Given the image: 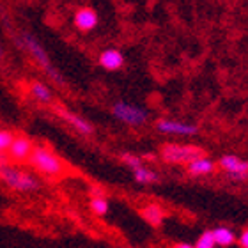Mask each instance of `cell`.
<instances>
[{
	"label": "cell",
	"instance_id": "6da1fadb",
	"mask_svg": "<svg viewBox=\"0 0 248 248\" xmlns=\"http://www.w3.org/2000/svg\"><path fill=\"white\" fill-rule=\"evenodd\" d=\"M13 43L16 45V48H20L21 52L27 53L32 61L36 62L37 67H39L55 85H59V87H64V85H66V78L62 77V73L55 67V64L52 62L50 55H48L46 48L43 46L41 41H39L32 32H29V31L15 32V34H13Z\"/></svg>",
	"mask_w": 248,
	"mask_h": 248
},
{
	"label": "cell",
	"instance_id": "7a4b0ae2",
	"mask_svg": "<svg viewBox=\"0 0 248 248\" xmlns=\"http://www.w3.org/2000/svg\"><path fill=\"white\" fill-rule=\"evenodd\" d=\"M0 183L16 193H36L41 190V181L32 172L20 169L13 161L0 163Z\"/></svg>",
	"mask_w": 248,
	"mask_h": 248
},
{
	"label": "cell",
	"instance_id": "3957f363",
	"mask_svg": "<svg viewBox=\"0 0 248 248\" xmlns=\"http://www.w3.org/2000/svg\"><path fill=\"white\" fill-rule=\"evenodd\" d=\"M27 163L36 172H39V174L46 177H59L66 172V163L62 161L61 156H57L48 145L43 144L34 145Z\"/></svg>",
	"mask_w": 248,
	"mask_h": 248
},
{
	"label": "cell",
	"instance_id": "277c9868",
	"mask_svg": "<svg viewBox=\"0 0 248 248\" xmlns=\"http://www.w3.org/2000/svg\"><path fill=\"white\" fill-rule=\"evenodd\" d=\"M204 155V151L190 144H165L161 147V160L170 165H188Z\"/></svg>",
	"mask_w": 248,
	"mask_h": 248
},
{
	"label": "cell",
	"instance_id": "5b68a950",
	"mask_svg": "<svg viewBox=\"0 0 248 248\" xmlns=\"http://www.w3.org/2000/svg\"><path fill=\"white\" fill-rule=\"evenodd\" d=\"M112 115L128 126H144L149 121V110L126 101H117L112 105Z\"/></svg>",
	"mask_w": 248,
	"mask_h": 248
},
{
	"label": "cell",
	"instance_id": "8992f818",
	"mask_svg": "<svg viewBox=\"0 0 248 248\" xmlns=\"http://www.w3.org/2000/svg\"><path fill=\"white\" fill-rule=\"evenodd\" d=\"M218 167L227 174L229 179L232 181H248V161L234 155H225L220 158Z\"/></svg>",
	"mask_w": 248,
	"mask_h": 248
},
{
	"label": "cell",
	"instance_id": "52a82bcc",
	"mask_svg": "<svg viewBox=\"0 0 248 248\" xmlns=\"http://www.w3.org/2000/svg\"><path fill=\"white\" fill-rule=\"evenodd\" d=\"M53 112H55V114H57L64 123L69 124L75 131H78L80 135H83V137H93L94 135L93 124L89 123L85 117H82V115L75 114L73 110L66 108V107H62V105H53Z\"/></svg>",
	"mask_w": 248,
	"mask_h": 248
},
{
	"label": "cell",
	"instance_id": "ba28073f",
	"mask_svg": "<svg viewBox=\"0 0 248 248\" xmlns=\"http://www.w3.org/2000/svg\"><path fill=\"white\" fill-rule=\"evenodd\" d=\"M156 129L160 133L177 135V137H195L199 133V126L197 124L176 119H158L156 121Z\"/></svg>",
	"mask_w": 248,
	"mask_h": 248
},
{
	"label": "cell",
	"instance_id": "9c48e42d",
	"mask_svg": "<svg viewBox=\"0 0 248 248\" xmlns=\"http://www.w3.org/2000/svg\"><path fill=\"white\" fill-rule=\"evenodd\" d=\"M73 25L77 29L78 32H82V34H89V32H93L96 27L99 25V15L98 11L91 7V5H82V7H78L75 11V15H73Z\"/></svg>",
	"mask_w": 248,
	"mask_h": 248
},
{
	"label": "cell",
	"instance_id": "30bf717a",
	"mask_svg": "<svg viewBox=\"0 0 248 248\" xmlns=\"http://www.w3.org/2000/svg\"><path fill=\"white\" fill-rule=\"evenodd\" d=\"M34 142H32L27 135H15V139L11 142L9 149H7V156L13 163H27L29 156H31L32 149H34Z\"/></svg>",
	"mask_w": 248,
	"mask_h": 248
},
{
	"label": "cell",
	"instance_id": "8fae6325",
	"mask_svg": "<svg viewBox=\"0 0 248 248\" xmlns=\"http://www.w3.org/2000/svg\"><path fill=\"white\" fill-rule=\"evenodd\" d=\"M98 64L107 71H119L123 69L124 64H126V57L124 53L117 48H107L103 52L99 53L98 57Z\"/></svg>",
	"mask_w": 248,
	"mask_h": 248
},
{
	"label": "cell",
	"instance_id": "7c38bea8",
	"mask_svg": "<svg viewBox=\"0 0 248 248\" xmlns=\"http://www.w3.org/2000/svg\"><path fill=\"white\" fill-rule=\"evenodd\" d=\"M29 94L32 96V99H36L37 103L52 107L55 98H53L52 89L48 87L46 83L39 82V80H31L29 82Z\"/></svg>",
	"mask_w": 248,
	"mask_h": 248
},
{
	"label": "cell",
	"instance_id": "4fadbf2b",
	"mask_svg": "<svg viewBox=\"0 0 248 248\" xmlns=\"http://www.w3.org/2000/svg\"><path fill=\"white\" fill-rule=\"evenodd\" d=\"M215 169H217V163H215L211 158H206L204 155L199 156V158H195L193 161H190V163H188V167H186L188 174H190V176H193V177L209 176V174H213V172H215Z\"/></svg>",
	"mask_w": 248,
	"mask_h": 248
},
{
	"label": "cell",
	"instance_id": "5bb4252c",
	"mask_svg": "<svg viewBox=\"0 0 248 248\" xmlns=\"http://www.w3.org/2000/svg\"><path fill=\"white\" fill-rule=\"evenodd\" d=\"M142 218L153 227H160L165 220V211L158 204H147L142 207Z\"/></svg>",
	"mask_w": 248,
	"mask_h": 248
},
{
	"label": "cell",
	"instance_id": "9a60e30c",
	"mask_svg": "<svg viewBox=\"0 0 248 248\" xmlns=\"http://www.w3.org/2000/svg\"><path fill=\"white\" fill-rule=\"evenodd\" d=\"M211 232H213V238H215V243L220 248L231 247V245L236 243V238H238L232 229L225 227V225H220V227L213 229Z\"/></svg>",
	"mask_w": 248,
	"mask_h": 248
},
{
	"label": "cell",
	"instance_id": "2e32d148",
	"mask_svg": "<svg viewBox=\"0 0 248 248\" xmlns=\"http://www.w3.org/2000/svg\"><path fill=\"white\" fill-rule=\"evenodd\" d=\"M133 172V179L135 183H139V185H156V183L160 181V174L155 170H151L147 167H139V169H135Z\"/></svg>",
	"mask_w": 248,
	"mask_h": 248
},
{
	"label": "cell",
	"instance_id": "e0dca14e",
	"mask_svg": "<svg viewBox=\"0 0 248 248\" xmlns=\"http://www.w3.org/2000/svg\"><path fill=\"white\" fill-rule=\"evenodd\" d=\"M89 207H91V211L94 215H98V217H103L108 213V201H107V197H91V202H89Z\"/></svg>",
	"mask_w": 248,
	"mask_h": 248
},
{
	"label": "cell",
	"instance_id": "ac0fdd59",
	"mask_svg": "<svg viewBox=\"0 0 248 248\" xmlns=\"http://www.w3.org/2000/svg\"><path fill=\"white\" fill-rule=\"evenodd\" d=\"M195 248H217V243H215V238H213L211 231H204V232L197 238Z\"/></svg>",
	"mask_w": 248,
	"mask_h": 248
},
{
	"label": "cell",
	"instance_id": "d6986e66",
	"mask_svg": "<svg viewBox=\"0 0 248 248\" xmlns=\"http://www.w3.org/2000/svg\"><path fill=\"white\" fill-rule=\"evenodd\" d=\"M121 160H123L124 165L128 167V169H131V170H135V169H139V167L144 165V160L137 155H131V153H124V155L121 156Z\"/></svg>",
	"mask_w": 248,
	"mask_h": 248
},
{
	"label": "cell",
	"instance_id": "ffe728a7",
	"mask_svg": "<svg viewBox=\"0 0 248 248\" xmlns=\"http://www.w3.org/2000/svg\"><path fill=\"white\" fill-rule=\"evenodd\" d=\"M15 131L11 129H0V153H7L11 142L15 139Z\"/></svg>",
	"mask_w": 248,
	"mask_h": 248
},
{
	"label": "cell",
	"instance_id": "44dd1931",
	"mask_svg": "<svg viewBox=\"0 0 248 248\" xmlns=\"http://www.w3.org/2000/svg\"><path fill=\"white\" fill-rule=\"evenodd\" d=\"M238 243H239V247H241V248H248V229H245L243 232L239 234Z\"/></svg>",
	"mask_w": 248,
	"mask_h": 248
},
{
	"label": "cell",
	"instance_id": "7402d4cb",
	"mask_svg": "<svg viewBox=\"0 0 248 248\" xmlns=\"http://www.w3.org/2000/svg\"><path fill=\"white\" fill-rule=\"evenodd\" d=\"M89 193H91V197H103V195H107L101 186H91Z\"/></svg>",
	"mask_w": 248,
	"mask_h": 248
},
{
	"label": "cell",
	"instance_id": "603a6c76",
	"mask_svg": "<svg viewBox=\"0 0 248 248\" xmlns=\"http://www.w3.org/2000/svg\"><path fill=\"white\" fill-rule=\"evenodd\" d=\"M174 248H195V245H190V243H177V245H174Z\"/></svg>",
	"mask_w": 248,
	"mask_h": 248
},
{
	"label": "cell",
	"instance_id": "cb8c5ba5",
	"mask_svg": "<svg viewBox=\"0 0 248 248\" xmlns=\"http://www.w3.org/2000/svg\"><path fill=\"white\" fill-rule=\"evenodd\" d=\"M5 59V50H4V46H2V43H0V62L4 61Z\"/></svg>",
	"mask_w": 248,
	"mask_h": 248
}]
</instances>
